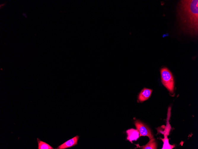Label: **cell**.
I'll list each match as a JSON object with an SVG mask.
<instances>
[{"mask_svg":"<svg viewBox=\"0 0 198 149\" xmlns=\"http://www.w3.org/2000/svg\"><path fill=\"white\" fill-rule=\"evenodd\" d=\"M176 12L180 29L191 36H197L198 32V0H180L177 6Z\"/></svg>","mask_w":198,"mask_h":149,"instance_id":"6da1fadb","label":"cell"},{"mask_svg":"<svg viewBox=\"0 0 198 149\" xmlns=\"http://www.w3.org/2000/svg\"><path fill=\"white\" fill-rule=\"evenodd\" d=\"M161 74L163 84L170 92H173L174 89V82L171 72L167 68L165 67L161 69Z\"/></svg>","mask_w":198,"mask_h":149,"instance_id":"7a4b0ae2","label":"cell"},{"mask_svg":"<svg viewBox=\"0 0 198 149\" xmlns=\"http://www.w3.org/2000/svg\"><path fill=\"white\" fill-rule=\"evenodd\" d=\"M135 125L139 133V137L146 136L148 137L149 140L154 138L151 130L145 124L139 120L135 122Z\"/></svg>","mask_w":198,"mask_h":149,"instance_id":"3957f363","label":"cell"},{"mask_svg":"<svg viewBox=\"0 0 198 149\" xmlns=\"http://www.w3.org/2000/svg\"><path fill=\"white\" fill-rule=\"evenodd\" d=\"M79 137L76 135L59 145L57 149H64L73 147L77 144Z\"/></svg>","mask_w":198,"mask_h":149,"instance_id":"277c9868","label":"cell"},{"mask_svg":"<svg viewBox=\"0 0 198 149\" xmlns=\"http://www.w3.org/2000/svg\"><path fill=\"white\" fill-rule=\"evenodd\" d=\"M127 137V139L131 142L136 141L139 137V133L137 129L131 128L126 131Z\"/></svg>","mask_w":198,"mask_h":149,"instance_id":"5b68a950","label":"cell"},{"mask_svg":"<svg viewBox=\"0 0 198 149\" xmlns=\"http://www.w3.org/2000/svg\"><path fill=\"white\" fill-rule=\"evenodd\" d=\"M152 90L149 89L144 88L141 90L138 97L140 102H143L147 100L151 96Z\"/></svg>","mask_w":198,"mask_h":149,"instance_id":"8992f818","label":"cell"},{"mask_svg":"<svg viewBox=\"0 0 198 149\" xmlns=\"http://www.w3.org/2000/svg\"><path fill=\"white\" fill-rule=\"evenodd\" d=\"M157 148V144L154 138L150 140L149 142L145 145L142 146L143 149H156Z\"/></svg>","mask_w":198,"mask_h":149,"instance_id":"52a82bcc","label":"cell"},{"mask_svg":"<svg viewBox=\"0 0 198 149\" xmlns=\"http://www.w3.org/2000/svg\"><path fill=\"white\" fill-rule=\"evenodd\" d=\"M38 149H53L50 145L45 142L39 140L38 139Z\"/></svg>","mask_w":198,"mask_h":149,"instance_id":"ba28073f","label":"cell"},{"mask_svg":"<svg viewBox=\"0 0 198 149\" xmlns=\"http://www.w3.org/2000/svg\"><path fill=\"white\" fill-rule=\"evenodd\" d=\"M163 141L164 144L162 149H172L175 147V145H171L169 144L168 141V139L167 137L165 134V138L163 139H162Z\"/></svg>","mask_w":198,"mask_h":149,"instance_id":"9c48e42d","label":"cell"},{"mask_svg":"<svg viewBox=\"0 0 198 149\" xmlns=\"http://www.w3.org/2000/svg\"><path fill=\"white\" fill-rule=\"evenodd\" d=\"M6 3H7V2H5L3 4H0V8L1 9V8H3L4 6L5 5V4H6Z\"/></svg>","mask_w":198,"mask_h":149,"instance_id":"30bf717a","label":"cell"}]
</instances>
